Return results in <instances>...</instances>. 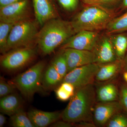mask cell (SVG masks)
<instances>
[{
  "mask_svg": "<svg viewBox=\"0 0 127 127\" xmlns=\"http://www.w3.org/2000/svg\"><path fill=\"white\" fill-rule=\"evenodd\" d=\"M96 91L93 84L76 89L66 108L62 112L64 121L73 124L93 122V112L96 103Z\"/></svg>",
  "mask_w": 127,
  "mask_h": 127,
  "instance_id": "cell-1",
  "label": "cell"
},
{
  "mask_svg": "<svg viewBox=\"0 0 127 127\" xmlns=\"http://www.w3.org/2000/svg\"><path fill=\"white\" fill-rule=\"evenodd\" d=\"M75 34L71 21L59 18L52 19L39 31L36 44L43 55H50Z\"/></svg>",
  "mask_w": 127,
  "mask_h": 127,
  "instance_id": "cell-2",
  "label": "cell"
},
{
  "mask_svg": "<svg viewBox=\"0 0 127 127\" xmlns=\"http://www.w3.org/2000/svg\"><path fill=\"white\" fill-rule=\"evenodd\" d=\"M114 14L108 9L95 5L87 6L71 21L75 33L82 31L98 32L106 30Z\"/></svg>",
  "mask_w": 127,
  "mask_h": 127,
  "instance_id": "cell-3",
  "label": "cell"
},
{
  "mask_svg": "<svg viewBox=\"0 0 127 127\" xmlns=\"http://www.w3.org/2000/svg\"><path fill=\"white\" fill-rule=\"evenodd\" d=\"M45 64L40 61L16 77L12 83L28 99L43 88L42 78Z\"/></svg>",
  "mask_w": 127,
  "mask_h": 127,
  "instance_id": "cell-4",
  "label": "cell"
},
{
  "mask_svg": "<svg viewBox=\"0 0 127 127\" xmlns=\"http://www.w3.org/2000/svg\"><path fill=\"white\" fill-rule=\"evenodd\" d=\"M36 21L31 18L14 24L10 32L8 40L9 51L20 48L33 47L36 43L39 31Z\"/></svg>",
  "mask_w": 127,
  "mask_h": 127,
  "instance_id": "cell-5",
  "label": "cell"
},
{
  "mask_svg": "<svg viewBox=\"0 0 127 127\" xmlns=\"http://www.w3.org/2000/svg\"><path fill=\"white\" fill-rule=\"evenodd\" d=\"M36 55V50L34 47L11 50L1 57V66L6 70H16L30 63Z\"/></svg>",
  "mask_w": 127,
  "mask_h": 127,
  "instance_id": "cell-6",
  "label": "cell"
},
{
  "mask_svg": "<svg viewBox=\"0 0 127 127\" xmlns=\"http://www.w3.org/2000/svg\"><path fill=\"white\" fill-rule=\"evenodd\" d=\"M99 68V65L96 63L77 67L68 72L62 82L70 83L74 86L75 89L93 84Z\"/></svg>",
  "mask_w": 127,
  "mask_h": 127,
  "instance_id": "cell-7",
  "label": "cell"
},
{
  "mask_svg": "<svg viewBox=\"0 0 127 127\" xmlns=\"http://www.w3.org/2000/svg\"><path fill=\"white\" fill-rule=\"evenodd\" d=\"M28 0H23L0 8V22L16 23L30 19Z\"/></svg>",
  "mask_w": 127,
  "mask_h": 127,
  "instance_id": "cell-8",
  "label": "cell"
},
{
  "mask_svg": "<svg viewBox=\"0 0 127 127\" xmlns=\"http://www.w3.org/2000/svg\"><path fill=\"white\" fill-rule=\"evenodd\" d=\"M100 36L98 32L81 31L71 37L61 48V50L73 48L93 51Z\"/></svg>",
  "mask_w": 127,
  "mask_h": 127,
  "instance_id": "cell-9",
  "label": "cell"
},
{
  "mask_svg": "<svg viewBox=\"0 0 127 127\" xmlns=\"http://www.w3.org/2000/svg\"><path fill=\"white\" fill-rule=\"evenodd\" d=\"M123 110L119 101L96 102L93 110L94 123L96 126H104L114 115Z\"/></svg>",
  "mask_w": 127,
  "mask_h": 127,
  "instance_id": "cell-10",
  "label": "cell"
},
{
  "mask_svg": "<svg viewBox=\"0 0 127 127\" xmlns=\"http://www.w3.org/2000/svg\"><path fill=\"white\" fill-rule=\"evenodd\" d=\"M93 52L95 56V63L98 65L118 60L110 37L106 34L100 36Z\"/></svg>",
  "mask_w": 127,
  "mask_h": 127,
  "instance_id": "cell-11",
  "label": "cell"
},
{
  "mask_svg": "<svg viewBox=\"0 0 127 127\" xmlns=\"http://www.w3.org/2000/svg\"><path fill=\"white\" fill-rule=\"evenodd\" d=\"M37 22L42 26L48 21L59 18L54 0H32Z\"/></svg>",
  "mask_w": 127,
  "mask_h": 127,
  "instance_id": "cell-12",
  "label": "cell"
},
{
  "mask_svg": "<svg viewBox=\"0 0 127 127\" xmlns=\"http://www.w3.org/2000/svg\"><path fill=\"white\" fill-rule=\"evenodd\" d=\"M62 50L66 59L68 72L77 67L95 63V56L92 51L70 48Z\"/></svg>",
  "mask_w": 127,
  "mask_h": 127,
  "instance_id": "cell-13",
  "label": "cell"
},
{
  "mask_svg": "<svg viewBox=\"0 0 127 127\" xmlns=\"http://www.w3.org/2000/svg\"><path fill=\"white\" fill-rule=\"evenodd\" d=\"M27 114L34 127H45L61 118L62 112L58 111L45 112L32 109Z\"/></svg>",
  "mask_w": 127,
  "mask_h": 127,
  "instance_id": "cell-14",
  "label": "cell"
},
{
  "mask_svg": "<svg viewBox=\"0 0 127 127\" xmlns=\"http://www.w3.org/2000/svg\"><path fill=\"white\" fill-rule=\"evenodd\" d=\"M119 89L115 83L110 82L100 86L96 90V102L119 101Z\"/></svg>",
  "mask_w": 127,
  "mask_h": 127,
  "instance_id": "cell-15",
  "label": "cell"
},
{
  "mask_svg": "<svg viewBox=\"0 0 127 127\" xmlns=\"http://www.w3.org/2000/svg\"><path fill=\"white\" fill-rule=\"evenodd\" d=\"M122 62L119 60L112 62L99 65L95 80L98 82L107 81L112 79L122 70Z\"/></svg>",
  "mask_w": 127,
  "mask_h": 127,
  "instance_id": "cell-16",
  "label": "cell"
},
{
  "mask_svg": "<svg viewBox=\"0 0 127 127\" xmlns=\"http://www.w3.org/2000/svg\"><path fill=\"white\" fill-rule=\"evenodd\" d=\"M22 107L21 100L16 94L12 93L1 97L0 110L1 113L11 117Z\"/></svg>",
  "mask_w": 127,
  "mask_h": 127,
  "instance_id": "cell-17",
  "label": "cell"
},
{
  "mask_svg": "<svg viewBox=\"0 0 127 127\" xmlns=\"http://www.w3.org/2000/svg\"><path fill=\"white\" fill-rule=\"evenodd\" d=\"M117 59L122 61L127 52V32L108 35Z\"/></svg>",
  "mask_w": 127,
  "mask_h": 127,
  "instance_id": "cell-18",
  "label": "cell"
},
{
  "mask_svg": "<svg viewBox=\"0 0 127 127\" xmlns=\"http://www.w3.org/2000/svg\"><path fill=\"white\" fill-rule=\"evenodd\" d=\"M63 79V78L51 64L43 73L42 78V87L46 89L53 88L62 82Z\"/></svg>",
  "mask_w": 127,
  "mask_h": 127,
  "instance_id": "cell-19",
  "label": "cell"
},
{
  "mask_svg": "<svg viewBox=\"0 0 127 127\" xmlns=\"http://www.w3.org/2000/svg\"><path fill=\"white\" fill-rule=\"evenodd\" d=\"M105 30L106 34L108 35L127 32V11L114 17Z\"/></svg>",
  "mask_w": 127,
  "mask_h": 127,
  "instance_id": "cell-20",
  "label": "cell"
},
{
  "mask_svg": "<svg viewBox=\"0 0 127 127\" xmlns=\"http://www.w3.org/2000/svg\"><path fill=\"white\" fill-rule=\"evenodd\" d=\"M15 24L0 22V51L2 55L9 51L8 40L9 34Z\"/></svg>",
  "mask_w": 127,
  "mask_h": 127,
  "instance_id": "cell-21",
  "label": "cell"
},
{
  "mask_svg": "<svg viewBox=\"0 0 127 127\" xmlns=\"http://www.w3.org/2000/svg\"><path fill=\"white\" fill-rule=\"evenodd\" d=\"M10 122L14 127H35L22 107L11 116Z\"/></svg>",
  "mask_w": 127,
  "mask_h": 127,
  "instance_id": "cell-22",
  "label": "cell"
},
{
  "mask_svg": "<svg viewBox=\"0 0 127 127\" xmlns=\"http://www.w3.org/2000/svg\"><path fill=\"white\" fill-rule=\"evenodd\" d=\"M75 89L73 84L66 82H62L56 90V96L58 100L63 101H66L73 95Z\"/></svg>",
  "mask_w": 127,
  "mask_h": 127,
  "instance_id": "cell-23",
  "label": "cell"
},
{
  "mask_svg": "<svg viewBox=\"0 0 127 127\" xmlns=\"http://www.w3.org/2000/svg\"><path fill=\"white\" fill-rule=\"evenodd\" d=\"M53 61L51 64L61 76L64 78L68 73V66L65 56L63 50Z\"/></svg>",
  "mask_w": 127,
  "mask_h": 127,
  "instance_id": "cell-24",
  "label": "cell"
},
{
  "mask_svg": "<svg viewBox=\"0 0 127 127\" xmlns=\"http://www.w3.org/2000/svg\"><path fill=\"white\" fill-rule=\"evenodd\" d=\"M107 127H127V116L122 112L114 115L105 125Z\"/></svg>",
  "mask_w": 127,
  "mask_h": 127,
  "instance_id": "cell-25",
  "label": "cell"
},
{
  "mask_svg": "<svg viewBox=\"0 0 127 127\" xmlns=\"http://www.w3.org/2000/svg\"><path fill=\"white\" fill-rule=\"evenodd\" d=\"M16 87L14 84L7 82L3 78L0 79V97H3L9 94L14 93Z\"/></svg>",
  "mask_w": 127,
  "mask_h": 127,
  "instance_id": "cell-26",
  "label": "cell"
},
{
  "mask_svg": "<svg viewBox=\"0 0 127 127\" xmlns=\"http://www.w3.org/2000/svg\"><path fill=\"white\" fill-rule=\"evenodd\" d=\"M122 1V0H96L87 5H95L110 10V8L114 6L118 8Z\"/></svg>",
  "mask_w": 127,
  "mask_h": 127,
  "instance_id": "cell-27",
  "label": "cell"
},
{
  "mask_svg": "<svg viewBox=\"0 0 127 127\" xmlns=\"http://www.w3.org/2000/svg\"><path fill=\"white\" fill-rule=\"evenodd\" d=\"M64 10L68 11L75 10L79 4V0H57Z\"/></svg>",
  "mask_w": 127,
  "mask_h": 127,
  "instance_id": "cell-28",
  "label": "cell"
},
{
  "mask_svg": "<svg viewBox=\"0 0 127 127\" xmlns=\"http://www.w3.org/2000/svg\"><path fill=\"white\" fill-rule=\"evenodd\" d=\"M119 101L124 110L127 112V84H122L119 89Z\"/></svg>",
  "mask_w": 127,
  "mask_h": 127,
  "instance_id": "cell-29",
  "label": "cell"
},
{
  "mask_svg": "<svg viewBox=\"0 0 127 127\" xmlns=\"http://www.w3.org/2000/svg\"><path fill=\"white\" fill-rule=\"evenodd\" d=\"M75 125L74 124L68 122L66 121H58L56 122L53 123L51 125H50V127H71Z\"/></svg>",
  "mask_w": 127,
  "mask_h": 127,
  "instance_id": "cell-30",
  "label": "cell"
},
{
  "mask_svg": "<svg viewBox=\"0 0 127 127\" xmlns=\"http://www.w3.org/2000/svg\"><path fill=\"white\" fill-rule=\"evenodd\" d=\"M119 14H123L127 11V0H122L119 7L117 9Z\"/></svg>",
  "mask_w": 127,
  "mask_h": 127,
  "instance_id": "cell-31",
  "label": "cell"
},
{
  "mask_svg": "<svg viewBox=\"0 0 127 127\" xmlns=\"http://www.w3.org/2000/svg\"><path fill=\"white\" fill-rule=\"evenodd\" d=\"M23 0H0V8Z\"/></svg>",
  "mask_w": 127,
  "mask_h": 127,
  "instance_id": "cell-32",
  "label": "cell"
},
{
  "mask_svg": "<svg viewBox=\"0 0 127 127\" xmlns=\"http://www.w3.org/2000/svg\"><path fill=\"white\" fill-rule=\"evenodd\" d=\"M4 114H0V127H2L6 122V118Z\"/></svg>",
  "mask_w": 127,
  "mask_h": 127,
  "instance_id": "cell-33",
  "label": "cell"
},
{
  "mask_svg": "<svg viewBox=\"0 0 127 127\" xmlns=\"http://www.w3.org/2000/svg\"><path fill=\"white\" fill-rule=\"evenodd\" d=\"M122 68L127 70V52L122 61Z\"/></svg>",
  "mask_w": 127,
  "mask_h": 127,
  "instance_id": "cell-34",
  "label": "cell"
},
{
  "mask_svg": "<svg viewBox=\"0 0 127 127\" xmlns=\"http://www.w3.org/2000/svg\"><path fill=\"white\" fill-rule=\"evenodd\" d=\"M96 0H83V2L85 3V4H89L90 2H93V1H94Z\"/></svg>",
  "mask_w": 127,
  "mask_h": 127,
  "instance_id": "cell-35",
  "label": "cell"
}]
</instances>
